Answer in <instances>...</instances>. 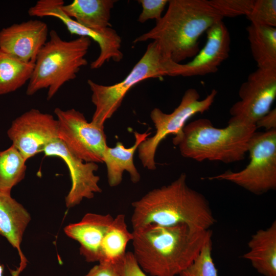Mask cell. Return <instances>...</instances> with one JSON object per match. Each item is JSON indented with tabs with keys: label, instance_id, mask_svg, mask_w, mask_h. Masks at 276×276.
<instances>
[{
	"label": "cell",
	"instance_id": "11",
	"mask_svg": "<svg viewBox=\"0 0 276 276\" xmlns=\"http://www.w3.org/2000/svg\"><path fill=\"white\" fill-rule=\"evenodd\" d=\"M64 4L63 0H39L28 10V14L33 17H53L60 20L72 35L86 37L94 40L99 45L100 53L90 63L91 69L100 68L112 59L120 62L123 57L121 51L122 39L116 31L111 27L103 32L88 29L65 14L61 9Z\"/></svg>",
	"mask_w": 276,
	"mask_h": 276
},
{
	"label": "cell",
	"instance_id": "10",
	"mask_svg": "<svg viewBox=\"0 0 276 276\" xmlns=\"http://www.w3.org/2000/svg\"><path fill=\"white\" fill-rule=\"evenodd\" d=\"M239 101L231 107V120L256 125L267 113L276 98V69L258 68L250 73L239 90Z\"/></svg>",
	"mask_w": 276,
	"mask_h": 276
},
{
	"label": "cell",
	"instance_id": "13",
	"mask_svg": "<svg viewBox=\"0 0 276 276\" xmlns=\"http://www.w3.org/2000/svg\"><path fill=\"white\" fill-rule=\"evenodd\" d=\"M42 152L45 156L59 157L68 169L72 185L65 198L67 208L74 207L83 199H91L96 193L102 192L99 186L100 177L95 173L99 168L97 163L85 162L79 159L59 139L49 143Z\"/></svg>",
	"mask_w": 276,
	"mask_h": 276
},
{
	"label": "cell",
	"instance_id": "16",
	"mask_svg": "<svg viewBox=\"0 0 276 276\" xmlns=\"http://www.w3.org/2000/svg\"><path fill=\"white\" fill-rule=\"evenodd\" d=\"M114 217L88 213L78 222L66 225L64 233L80 244V254L87 262H99L101 246Z\"/></svg>",
	"mask_w": 276,
	"mask_h": 276
},
{
	"label": "cell",
	"instance_id": "20",
	"mask_svg": "<svg viewBox=\"0 0 276 276\" xmlns=\"http://www.w3.org/2000/svg\"><path fill=\"white\" fill-rule=\"evenodd\" d=\"M248 246L249 250L242 258L264 276H276V221L252 235Z\"/></svg>",
	"mask_w": 276,
	"mask_h": 276
},
{
	"label": "cell",
	"instance_id": "29",
	"mask_svg": "<svg viewBox=\"0 0 276 276\" xmlns=\"http://www.w3.org/2000/svg\"><path fill=\"white\" fill-rule=\"evenodd\" d=\"M122 261L119 263L99 262L84 276H122L120 267Z\"/></svg>",
	"mask_w": 276,
	"mask_h": 276
},
{
	"label": "cell",
	"instance_id": "31",
	"mask_svg": "<svg viewBox=\"0 0 276 276\" xmlns=\"http://www.w3.org/2000/svg\"><path fill=\"white\" fill-rule=\"evenodd\" d=\"M257 129L263 127L266 131L276 129V109H271L259 119L256 123Z\"/></svg>",
	"mask_w": 276,
	"mask_h": 276
},
{
	"label": "cell",
	"instance_id": "19",
	"mask_svg": "<svg viewBox=\"0 0 276 276\" xmlns=\"http://www.w3.org/2000/svg\"><path fill=\"white\" fill-rule=\"evenodd\" d=\"M115 0H75L63 5L61 9L67 16L81 25L99 32L110 28L111 11Z\"/></svg>",
	"mask_w": 276,
	"mask_h": 276
},
{
	"label": "cell",
	"instance_id": "9",
	"mask_svg": "<svg viewBox=\"0 0 276 276\" xmlns=\"http://www.w3.org/2000/svg\"><path fill=\"white\" fill-rule=\"evenodd\" d=\"M58 138L76 156L85 162L103 163L107 147L104 126L88 122L82 112L74 108L54 109Z\"/></svg>",
	"mask_w": 276,
	"mask_h": 276
},
{
	"label": "cell",
	"instance_id": "18",
	"mask_svg": "<svg viewBox=\"0 0 276 276\" xmlns=\"http://www.w3.org/2000/svg\"><path fill=\"white\" fill-rule=\"evenodd\" d=\"M31 219L28 211L11 194L0 191V235L17 250L20 263H27L20 245Z\"/></svg>",
	"mask_w": 276,
	"mask_h": 276
},
{
	"label": "cell",
	"instance_id": "26",
	"mask_svg": "<svg viewBox=\"0 0 276 276\" xmlns=\"http://www.w3.org/2000/svg\"><path fill=\"white\" fill-rule=\"evenodd\" d=\"M246 17L252 24L275 27L276 1L254 0Z\"/></svg>",
	"mask_w": 276,
	"mask_h": 276
},
{
	"label": "cell",
	"instance_id": "27",
	"mask_svg": "<svg viewBox=\"0 0 276 276\" xmlns=\"http://www.w3.org/2000/svg\"><path fill=\"white\" fill-rule=\"evenodd\" d=\"M209 3L224 18L246 16L249 13L254 0H209Z\"/></svg>",
	"mask_w": 276,
	"mask_h": 276
},
{
	"label": "cell",
	"instance_id": "32",
	"mask_svg": "<svg viewBox=\"0 0 276 276\" xmlns=\"http://www.w3.org/2000/svg\"><path fill=\"white\" fill-rule=\"evenodd\" d=\"M27 266L26 265L19 264V266L15 270L11 271L10 276H20V273ZM4 265L0 264V276L4 275Z\"/></svg>",
	"mask_w": 276,
	"mask_h": 276
},
{
	"label": "cell",
	"instance_id": "22",
	"mask_svg": "<svg viewBox=\"0 0 276 276\" xmlns=\"http://www.w3.org/2000/svg\"><path fill=\"white\" fill-rule=\"evenodd\" d=\"M133 235L127 228L124 214L113 218L102 241L99 262L119 263L124 258L128 242Z\"/></svg>",
	"mask_w": 276,
	"mask_h": 276
},
{
	"label": "cell",
	"instance_id": "5",
	"mask_svg": "<svg viewBox=\"0 0 276 276\" xmlns=\"http://www.w3.org/2000/svg\"><path fill=\"white\" fill-rule=\"evenodd\" d=\"M49 36L37 55L26 91L31 96L48 89V100L66 82L75 79L80 68L87 64L85 56L91 42L86 37L64 40L54 30Z\"/></svg>",
	"mask_w": 276,
	"mask_h": 276
},
{
	"label": "cell",
	"instance_id": "24",
	"mask_svg": "<svg viewBox=\"0 0 276 276\" xmlns=\"http://www.w3.org/2000/svg\"><path fill=\"white\" fill-rule=\"evenodd\" d=\"M26 161L13 145L0 151V191L11 194L12 188L24 179Z\"/></svg>",
	"mask_w": 276,
	"mask_h": 276
},
{
	"label": "cell",
	"instance_id": "21",
	"mask_svg": "<svg viewBox=\"0 0 276 276\" xmlns=\"http://www.w3.org/2000/svg\"><path fill=\"white\" fill-rule=\"evenodd\" d=\"M246 30L258 68L276 69V28L250 24Z\"/></svg>",
	"mask_w": 276,
	"mask_h": 276
},
{
	"label": "cell",
	"instance_id": "12",
	"mask_svg": "<svg viewBox=\"0 0 276 276\" xmlns=\"http://www.w3.org/2000/svg\"><path fill=\"white\" fill-rule=\"evenodd\" d=\"M7 135L27 160L54 140L59 139L58 123L51 114L32 108L16 118L7 130Z\"/></svg>",
	"mask_w": 276,
	"mask_h": 276
},
{
	"label": "cell",
	"instance_id": "15",
	"mask_svg": "<svg viewBox=\"0 0 276 276\" xmlns=\"http://www.w3.org/2000/svg\"><path fill=\"white\" fill-rule=\"evenodd\" d=\"M206 32V41L193 59L187 63H179L177 76H202L217 72L219 66L229 56L231 37L222 20Z\"/></svg>",
	"mask_w": 276,
	"mask_h": 276
},
{
	"label": "cell",
	"instance_id": "28",
	"mask_svg": "<svg viewBox=\"0 0 276 276\" xmlns=\"http://www.w3.org/2000/svg\"><path fill=\"white\" fill-rule=\"evenodd\" d=\"M138 3L142 7L137 21L144 23L149 19L159 20L162 17V13L168 3V0H139Z\"/></svg>",
	"mask_w": 276,
	"mask_h": 276
},
{
	"label": "cell",
	"instance_id": "6",
	"mask_svg": "<svg viewBox=\"0 0 276 276\" xmlns=\"http://www.w3.org/2000/svg\"><path fill=\"white\" fill-rule=\"evenodd\" d=\"M177 63L167 58L158 42L153 40L133 66L128 75L121 82L111 85L97 83L91 79L87 84L92 93L91 102L95 110L91 123L103 127L121 106L128 91L138 83L151 78L175 76Z\"/></svg>",
	"mask_w": 276,
	"mask_h": 276
},
{
	"label": "cell",
	"instance_id": "3",
	"mask_svg": "<svg viewBox=\"0 0 276 276\" xmlns=\"http://www.w3.org/2000/svg\"><path fill=\"white\" fill-rule=\"evenodd\" d=\"M168 4L155 26L133 43L155 40L167 58L180 63L198 53L200 37L223 18L208 0H169Z\"/></svg>",
	"mask_w": 276,
	"mask_h": 276
},
{
	"label": "cell",
	"instance_id": "1",
	"mask_svg": "<svg viewBox=\"0 0 276 276\" xmlns=\"http://www.w3.org/2000/svg\"><path fill=\"white\" fill-rule=\"evenodd\" d=\"M133 256L151 276H176L196 258L212 235L210 229L193 228L184 223L172 226L147 224L133 229Z\"/></svg>",
	"mask_w": 276,
	"mask_h": 276
},
{
	"label": "cell",
	"instance_id": "23",
	"mask_svg": "<svg viewBox=\"0 0 276 276\" xmlns=\"http://www.w3.org/2000/svg\"><path fill=\"white\" fill-rule=\"evenodd\" d=\"M34 63L26 62L0 50V95L14 92L29 82Z\"/></svg>",
	"mask_w": 276,
	"mask_h": 276
},
{
	"label": "cell",
	"instance_id": "4",
	"mask_svg": "<svg viewBox=\"0 0 276 276\" xmlns=\"http://www.w3.org/2000/svg\"><path fill=\"white\" fill-rule=\"evenodd\" d=\"M256 130L255 125L231 119L226 127L219 128L208 119H199L186 125L172 143L185 157L230 164L244 158Z\"/></svg>",
	"mask_w": 276,
	"mask_h": 276
},
{
	"label": "cell",
	"instance_id": "25",
	"mask_svg": "<svg viewBox=\"0 0 276 276\" xmlns=\"http://www.w3.org/2000/svg\"><path fill=\"white\" fill-rule=\"evenodd\" d=\"M212 236L204 242L196 258L179 276H219L212 257Z\"/></svg>",
	"mask_w": 276,
	"mask_h": 276
},
{
	"label": "cell",
	"instance_id": "14",
	"mask_svg": "<svg viewBox=\"0 0 276 276\" xmlns=\"http://www.w3.org/2000/svg\"><path fill=\"white\" fill-rule=\"evenodd\" d=\"M49 35L47 24L38 19L14 24L0 31V50L22 61L35 63Z\"/></svg>",
	"mask_w": 276,
	"mask_h": 276
},
{
	"label": "cell",
	"instance_id": "7",
	"mask_svg": "<svg viewBox=\"0 0 276 276\" xmlns=\"http://www.w3.org/2000/svg\"><path fill=\"white\" fill-rule=\"evenodd\" d=\"M250 162L241 171L228 170L209 180H225L256 195L276 189V129L256 131L248 148Z\"/></svg>",
	"mask_w": 276,
	"mask_h": 276
},
{
	"label": "cell",
	"instance_id": "17",
	"mask_svg": "<svg viewBox=\"0 0 276 276\" xmlns=\"http://www.w3.org/2000/svg\"><path fill=\"white\" fill-rule=\"evenodd\" d=\"M150 134L151 132L148 131L134 132V144L129 148L125 147L121 142H118L113 147L107 146L103 160L106 166L107 180L110 187H114L121 183L124 171L129 173L133 183L139 182L141 175L134 164L133 157L139 145Z\"/></svg>",
	"mask_w": 276,
	"mask_h": 276
},
{
	"label": "cell",
	"instance_id": "30",
	"mask_svg": "<svg viewBox=\"0 0 276 276\" xmlns=\"http://www.w3.org/2000/svg\"><path fill=\"white\" fill-rule=\"evenodd\" d=\"M122 276H148L137 263L132 252H126L121 263Z\"/></svg>",
	"mask_w": 276,
	"mask_h": 276
},
{
	"label": "cell",
	"instance_id": "2",
	"mask_svg": "<svg viewBox=\"0 0 276 276\" xmlns=\"http://www.w3.org/2000/svg\"><path fill=\"white\" fill-rule=\"evenodd\" d=\"M132 206L133 229L150 223L162 226L184 223L205 231L216 222L208 200L188 185L185 173L168 185L150 191Z\"/></svg>",
	"mask_w": 276,
	"mask_h": 276
},
{
	"label": "cell",
	"instance_id": "8",
	"mask_svg": "<svg viewBox=\"0 0 276 276\" xmlns=\"http://www.w3.org/2000/svg\"><path fill=\"white\" fill-rule=\"evenodd\" d=\"M217 91L213 89L206 97L200 100V95L193 88L184 93L178 106L170 113H166L158 108H153L150 118L155 128L154 135L147 137L137 147L138 156L145 168L155 170V156L160 142L168 135L180 134L189 119L197 113L208 110L214 102Z\"/></svg>",
	"mask_w": 276,
	"mask_h": 276
}]
</instances>
